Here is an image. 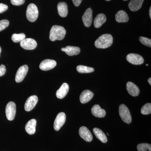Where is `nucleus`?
Masks as SVG:
<instances>
[{"label": "nucleus", "instance_id": "1", "mask_svg": "<svg viewBox=\"0 0 151 151\" xmlns=\"http://www.w3.org/2000/svg\"><path fill=\"white\" fill-rule=\"evenodd\" d=\"M66 34V30L63 27L54 25L52 27L50 32V40L51 41L63 40Z\"/></svg>", "mask_w": 151, "mask_h": 151}, {"label": "nucleus", "instance_id": "2", "mask_svg": "<svg viewBox=\"0 0 151 151\" xmlns=\"http://www.w3.org/2000/svg\"><path fill=\"white\" fill-rule=\"evenodd\" d=\"M113 42V37L110 34L103 35L95 41L94 45L98 48L105 49L110 47Z\"/></svg>", "mask_w": 151, "mask_h": 151}, {"label": "nucleus", "instance_id": "3", "mask_svg": "<svg viewBox=\"0 0 151 151\" xmlns=\"http://www.w3.org/2000/svg\"><path fill=\"white\" fill-rule=\"evenodd\" d=\"M39 11L35 4H30L27 6L26 12L27 18L30 22H35L38 17Z\"/></svg>", "mask_w": 151, "mask_h": 151}, {"label": "nucleus", "instance_id": "4", "mask_svg": "<svg viewBox=\"0 0 151 151\" xmlns=\"http://www.w3.org/2000/svg\"><path fill=\"white\" fill-rule=\"evenodd\" d=\"M119 115L123 122L129 124L132 122V118L129 108L126 105L122 104L119 107Z\"/></svg>", "mask_w": 151, "mask_h": 151}, {"label": "nucleus", "instance_id": "5", "mask_svg": "<svg viewBox=\"0 0 151 151\" xmlns=\"http://www.w3.org/2000/svg\"><path fill=\"white\" fill-rule=\"evenodd\" d=\"M16 113V105L13 102H9L6 108V114L7 119L9 121H13Z\"/></svg>", "mask_w": 151, "mask_h": 151}, {"label": "nucleus", "instance_id": "6", "mask_svg": "<svg viewBox=\"0 0 151 151\" xmlns=\"http://www.w3.org/2000/svg\"><path fill=\"white\" fill-rule=\"evenodd\" d=\"M20 46L24 49L32 50L37 46V43L32 38H25L20 42Z\"/></svg>", "mask_w": 151, "mask_h": 151}, {"label": "nucleus", "instance_id": "7", "mask_svg": "<svg viewBox=\"0 0 151 151\" xmlns=\"http://www.w3.org/2000/svg\"><path fill=\"white\" fill-rule=\"evenodd\" d=\"M66 121V116L65 113L61 112L58 114L54 121V129L56 131H59L63 127Z\"/></svg>", "mask_w": 151, "mask_h": 151}, {"label": "nucleus", "instance_id": "8", "mask_svg": "<svg viewBox=\"0 0 151 151\" xmlns=\"http://www.w3.org/2000/svg\"><path fill=\"white\" fill-rule=\"evenodd\" d=\"M28 66L24 65L20 66L17 71L15 76V81L17 83L22 82L24 79L28 71Z\"/></svg>", "mask_w": 151, "mask_h": 151}, {"label": "nucleus", "instance_id": "9", "mask_svg": "<svg viewBox=\"0 0 151 151\" xmlns=\"http://www.w3.org/2000/svg\"><path fill=\"white\" fill-rule=\"evenodd\" d=\"M127 59L128 62L134 65H141L144 62V59L142 57L139 55L135 53H130L128 55Z\"/></svg>", "mask_w": 151, "mask_h": 151}, {"label": "nucleus", "instance_id": "10", "mask_svg": "<svg viewBox=\"0 0 151 151\" xmlns=\"http://www.w3.org/2000/svg\"><path fill=\"white\" fill-rule=\"evenodd\" d=\"M38 101V98L36 95H32L28 98L25 103L24 109L25 111L29 112L35 107Z\"/></svg>", "mask_w": 151, "mask_h": 151}, {"label": "nucleus", "instance_id": "11", "mask_svg": "<svg viewBox=\"0 0 151 151\" xmlns=\"http://www.w3.org/2000/svg\"><path fill=\"white\" fill-rule=\"evenodd\" d=\"M56 64V61L53 60L45 59L41 63L40 68L41 70L47 71L54 68Z\"/></svg>", "mask_w": 151, "mask_h": 151}, {"label": "nucleus", "instance_id": "12", "mask_svg": "<svg viewBox=\"0 0 151 151\" xmlns=\"http://www.w3.org/2000/svg\"><path fill=\"white\" fill-rule=\"evenodd\" d=\"M92 10L91 8L86 10L82 17V21L86 27H89L92 24Z\"/></svg>", "mask_w": 151, "mask_h": 151}, {"label": "nucleus", "instance_id": "13", "mask_svg": "<svg viewBox=\"0 0 151 151\" xmlns=\"http://www.w3.org/2000/svg\"><path fill=\"white\" fill-rule=\"evenodd\" d=\"M79 134L81 138L87 142H91L93 139V136L91 132L86 127H80Z\"/></svg>", "mask_w": 151, "mask_h": 151}, {"label": "nucleus", "instance_id": "14", "mask_svg": "<svg viewBox=\"0 0 151 151\" xmlns=\"http://www.w3.org/2000/svg\"><path fill=\"white\" fill-rule=\"evenodd\" d=\"M127 89L129 94L133 97L137 96L139 94L140 90L139 87L131 81L127 82Z\"/></svg>", "mask_w": 151, "mask_h": 151}, {"label": "nucleus", "instance_id": "15", "mask_svg": "<svg viewBox=\"0 0 151 151\" xmlns=\"http://www.w3.org/2000/svg\"><path fill=\"white\" fill-rule=\"evenodd\" d=\"M69 85L66 83H64L62 84L60 88L57 91L56 97L59 99H63L65 97L68 91H69Z\"/></svg>", "mask_w": 151, "mask_h": 151}, {"label": "nucleus", "instance_id": "16", "mask_svg": "<svg viewBox=\"0 0 151 151\" xmlns=\"http://www.w3.org/2000/svg\"><path fill=\"white\" fill-rule=\"evenodd\" d=\"M94 94L89 90H85L81 92L80 96V102L82 104H85L89 102L93 98Z\"/></svg>", "mask_w": 151, "mask_h": 151}, {"label": "nucleus", "instance_id": "17", "mask_svg": "<svg viewBox=\"0 0 151 151\" xmlns=\"http://www.w3.org/2000/svg\"><path fill=\"white\" fill-rule=\"evenodd\" d=\"M92 115L97 118H103L106 115V111L104 109H102L98 105H95L93 106L91 109Z\"/></svg>", "mask_w": 151, "mask_h": 151}, {"label": "nucleus", "instance_id": "18", "mask_svg": "<svg viewBox=\"0 0 151 151\" xmlns=\"http://www.w3.org/2000/svg\"><path fill=\"white\" fill-rule=\"evenodd\" d=\"M61 50L69 56L77 55L80 52V49L78 47L68 46L61 48Z\"/></svg>", "mask_w": 151, "mask_h": 151}, {"label": "nucleus", "instance_id": "19", "mask_svg": "<svg viewBox=\"0 0 151 151\" xmlns=\"http://www.w3.org/2000/svg\"><path fill=\"white\" fill-rule=\"evenodd\" d=\"M37 121L35 119L30 120L25 126V130L29 135H33L35 133Z\"/></svg>", "mask_w": 151, "mask_h": 151}, {"label": "nucleus", "instance_id": "20", "mask_svg": "<svg viewBox=\"0 0 151 151\" xmlns=\"http://www.w3.org/2000/svg\"><path fill=\"white\" fill-rule=\"evenodd\" d=\"M58 14L62 17H65L68 14V8L66 3L61 2L58 3L57 6Z\"/></svg>", "mask_w": 151, "mask_h": 151}, {"label": "nucleus", "instance_id": "21", "mask_svg": "<svg viewBox=\"0 0 151 151\" xmlns=\"http://www.w3.org/2000/svg\"><path fill=\"white\" fill-rule=\"evenodd\" d=\"M106 20H107V19L104 14H99L94 19V27L96 28L101 27L106 22Z\"/></svg>", "mask_w": 151, "mask_h": 151}, {"label": "nucleus", "instance_id": "22", "mask_svg": "<svg viewBox=\"0 0 151 151\" xmlns=\"http://www.w3.org/2000/svg\"><path fill=\"white\" fill-rule=\"evenodd\" d=\"M116 20L119 23L127 22L129 20V17L127 12L123 10L119 11L116 14Z\"/></svg>", "mask_w": 151, "mask_h": 151}, {"label": "nucleus", "instance_id": "23", "mask_svg": "<svg viewBox=\"0 0 151 151\" xmlns=\"http://www.w3.org/2000/svg\"><path fill=\"white\" fill-rule=\"evenodd\" d=\"M144 0H132L129 4V7L131 11L136 12L141 9Z\"/></svg>", "mask_w": 151, "mask_h": 151}, {"label": "nucleus", "instance_id": "24", "mask_svg": "<svg viewBox=\"0 0 151 151\" xmlns=\"http://www.w3.org/2000/svg\"><path fill=\"white\" fill-rule=\"evenodd\" d=\"M93 132L96 137L102 142L105 143L108 142V139L106 135L102 130L98 128H94L93 129Z\"/></svg>", "mask_w": 151, "mask_h": 151}, {"label": "nucleus", "instance_id": "25", "mask_svg": "<svg viewBox=\"0 0 151 151\" xmlns=\"http://www.w3.org/2000/svg\"><path fill=\"white\" fill-rule=\"evenodd\" d=\"M76 70L79 73H92L94 71L93 68L83 65H78L76 67Z\"/></svg>", "mask_w": 151, "mask_h": 151}, {"label": "nucleus", "instance_id": "26", "mask_svg": "<svg viewBox=\"0 0 151 151\" xmlns=\"http://www.w3.org/2000/svg\"><path fill=\"white\" fill-rule=\"evenodd\" d=\"M26 36L24 34L20 33L19 34H14L12 37V40L14 42L17 43L21 42L22 40L25 38Z\"/></svg>", "mask_w": 151, "mask_h": 151}, {"label": "nucleus", "instance_id": "27", "mask_svg": "<svg viewBox=\"0 0 151 151\" xmlns=\"http://www.w3.org/2000/svg\"><path fill=\"white\" fill-rule=\"evenodd\" d=\"M138 151H151V145L147 143L139 144L137 147Z\"/></svg>", "mask_w": 151, "mask_h": 151}, {"label": "nucleus", "instance_id": "28", "mask_svg": "<svg viewBox=\"0 0 151 151\" xmlns=\"http://www.w3.org/2000/svg\"><path fill=\"white\" fill-rule=\"evenodd\" d=\"M151 113V104L150 103L145 104L141 109V113L143 115H149Z\"/></svg>", "mask_w": 151, "mask_h": 151}, {"label": "nucleus", "instance_id": "29", "mask_svg": "<svg viewBox=\"0 0 151 151\" xmlns=\"http://www.w3.org/2000/svg\"><path fill=\"white\" fill-rule=\"evenodd\" d=\"M140 42L145 46L151 47V40L150 39L148 38L143 37H139Z\"/></svg>", "mask_w": 151, "mask_h": 151}, {"label": "nucleus", "instance_id": "30", "mask_svg": "<svg viewBox=\"0 0 151 151\" xmlns=\"http://www.w3.org/2000/svg\"><path fill=\"white\" fill-rule=\"evenodd\" d=\"M9 24V22L8 20L3 19L0 20V32L5 29Z\"/></svg>", "mask_w": 151, "mask_h": 151}, {"label": "nucleus", "instance_id": "31", "mask_svg": "<svg viewBox=\"0 0 151 151\" xmlns=\"http://www.w3.org/2000/svg\"><path fill=\"white\" fill-rule=\"evenodd\" d=\"M11 2L13 5L20 6L24 4L25 0H11Z\"/></svg>", "mask_w": 151, "mask_h": 151}, {"label": "nucleus", "instance_id": "32", "mask_svg": "<svg viewBox=\"0 0 151 151\" xmlns=\"http://www.w3.org/2000/svg\"><path fill=\"white\" fill-rule=\"evenodd\" d=\"M8 8V6L4 4H0V13H2L4 12H5Z\"/></svg>", "mask_w": 151, "mask_h": 151}, {"label": "nucleus", "instance_id": "33", "mask_svg": "<svg viewBox=\"0 0 151 151\" xmlns=\"http://www.w3.org/2000/svg\"><path fill=\"white\" fill-rule=\"evenodd\" d=\"M6 68L5 65L1 64L0 65V76H3L5 74Z\"/></svg>", "mask_w": 151, "mask_h": 151}, {"label": "nucleus", "instance_id": "34", "mask_svg": "<svg viewBox=\"0 0 151 151\" xmlns=\"http://www.w3.org/2000/svg\"><path fill=\"white\" fill-rule=\"evenodd\" d=\"M82 0H72V1L76 6H78L82 1Z\"/></svg>", "mask_w": 151, "mask_h": 151}, {"label": "nucleus", "instance_id": "35", "mask_svg": "<svg viewBox=\"0 0 151 151\" xmlns=\"http://www.w3.org/2000/svg\"><path fill=\"white\" fill-rule=\"evenodd\" d=\"M148 82L150 85H151V78H150L148 79Z\"/></svg>", "mask_w": 151, "mask_h": 151}, {"label": "nucleus", "instance_id": "36", "mask_svg": "<svg viewBox=\"0 0 151 151\" xmlns=\"http://www.w3.org/2000/svg\"><path fill=\"white\" fill-rule=\"evenodd\" d=\"M150 13H149V14H150V19L151 18V7H150Z\"/></svg>", "mask_w": 151, "mask_h": 151}, {"label": "nucleus", "instance_id": "37", "mask_svg": "<svg viewBox=\"0 0 151 151\" xmlns=\"http://www.w3.org/2000/svg\"><path fill=\"white\" fill-rule=\"evenodd\" d=\"M1 46H0V55H1Z\"/></svg>", "mask_w": 151, "mask_h": 151}, {"label": "nucleus", "instance_id": "38", "mask_svg": "<svg viewBox=\"0 0 151 151\" xmlns=\"http://www.w3.org/2000/svg\"><path fill=\"white\" fill-rule=\"evenodd\" d=\"M105 1H111V0H105Z\"/></svg>", "mask_w": 151, "mask_h": 151}, {"label": "nucleus", "instance_id": "39", "mask_svg": "<svg viewBox=\"0 0 151 151\" xmlns=\"http://www.w3.org/2000/svg\"><path fill=\"white\" fill-rule=\"evenodd\" d=\"M146 65H147V66H148V64H146Z\"/></svg>", "mask_w": 151, "mask_h": 151}, {"label": "nucleus", "instance_id": "40", "mask_svg": "<svg viewBox=\"0 0 151 151\" xmlns=\"http://www.w3.org/2000/svg\"><path fill=\"white\" fill-rule=\"evenodd\" d=\"M124 1H127V0H124Z\"/></svg>", "mask_w": 151, "mask_h": 151}]
</instances>
